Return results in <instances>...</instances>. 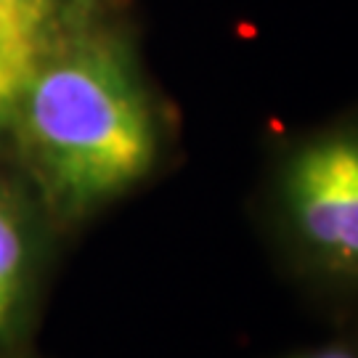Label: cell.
I'll list each match as a JSON object with an SVG mask.
<instances>
[{"mask_svg":"<svg viewBox=\"0 0 358 358\" xmlns=\"http://www.w3.org/2000/svg\"><path fill=\"white\" fill-rule=\"evenodd\" d=\"M11 122L43 194L69 217L141 186L162 154L152 93L130 51L109 35L45 45Z\"/></svg>","mask_w":358,"mask_h":358,"instance_id":"cell-1","label":"cell"},{"mask_svg":"<svg viewBox=\"0 0 358 358\" xmlns=\"http://www.w3.org/2000/svg\"><path fill=\"white\" fill-rule=\"evenodd\" d=\"M260 215L284 276L308 306L329 324L358 316V112L284 143Z\"/></svg>","mask_w":358,"mask_h":358,"instance_id":"cell-2","label":"cell"},{"mask_svg":"<svg viewBox=\"0 0 358 358\" xmlns=\"http://www.w3.org/2000/svg\"><path fill=\"white\" fill-rule=\"evenodd\" d=\"M45 51V27L0 11V128L8 125Z\"/></svg>","mask_w":358,"mask_h":358,"instance_id":"cell-3","label":"cell"},{"mask_svg":"<svg viewBox=\"0 0 358 358\" xmlns=\"http://www.w3.org/2000/svg\"><path fill=\"white\" fill-rule=\"evenodd\" d=\"M29 234L16 196L0 189V343L8 337L24 300Z\"/></svg>","mask_w":358,"mask_h":358,"instance_id":"cell-4","label":"cell"},{"mask_svg":"<svg viewBox=\"0 0 358 358\" xmlns=\"http://www.w3.org/2000/svg\"><path fill=\"white\" fill-rule=\"evenodd\" d=\"M334 332L316 345L300 348L282 358H358V316L332 324Z\"/></svg>","mask_w":358,"mask_h":358,"instance_id":"cell-5","label":"cell"},{"mask_svg":"<svg viewBox=\"0 0 358 358\" xmlns=\"http://www.w3.org/2000/svg\"><path fill=\"white\" fill-rule=\"evenodd\" d=\"M56 6H59V0H0V11L24 16V19L38 22L43 27H48Z\"/></svg>","mask_w":358,"mask_h":358,"instance_id":"cell-6","label":"cell"}]
</instances>
